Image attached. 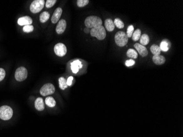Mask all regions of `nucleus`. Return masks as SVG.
<instances>
[{"instance_id": "obj_10", "label": "nucleus", "mask_w": 183, "mask_h": 137, "mask_svg": "<svg viewBox=\"0 0 183 137\" xmlns=\"http://www.w3.org/2000/svg\"><path fill=\"white\" fill-rule=\"evenodd\" d=\"M66 28V22L64 19L59 20L56 27V32L58 34H62Z\"/></svg>"}, {"instance_id": "obj_22", "label": "nucleus", "mask_w": 183, "mask_h": 137, "mask_svg": "<svg viewBox=\"0 0 183 137\" xmlns=\"http://www.w3.org/2000/svg\"><path fill=\"white\" fill-rule=\"evenodd\" d=\"M59 87L60 89L62 90H64V89L67 88L68 87V85H67V83H66V80L65 78H64V77H60L59 78Z\"/></svg>"}, {"instance_id": "obj_8", "label": "nucleus", "mask_w": 183, "mask_h": 137, "mask_svg": "<svg viewBox=\"0 0 183 137\" xmlns=\"http://www.w3.org/2000/svg\"><path fill=\"white\" fill-rule=\"evenodd\" d=\"M55 55L59 57H64L67 53V48L65 45L62 43H58L55 46L54 48Z\"/></svg>"}, {"instance_id": "obj_3", "label": "nucleus", "mask_w": 183, "mask_h": 137, "mask_svg": "<svg viewBox=\"0 0 183 137\" xmlns=\"http://www.w3.org/2000/svg\"><path fill=\"white\" fill-rule=\"evenodd\" d=\"M115 40L116 45L119 47H124L128 41V37H127L126 33L123 31H118L115 36Z\"/></svg>"}, {"instance_id": "obj_12", "label": "nucleus", "mask_w": 183, "mask_h": 137, "mask_svg": "<svg viewBox=\"0 0 183 137\" xmlns=\"http://www.w3.org/2000/svg\"><path fill=\"white\" fill-rule=\"evenodd\" d=\"M62 12H63V10L60 7H58L55 9V12L53 14L52 19H51V21L53 24H55L59 21V19L61 17Z\"/></svg>"}, {"instance_id": "obj_16", "label": "nucleus", "mask_w": 183, "mask_h": 137, "mask_svg": "<svg viewBox=\"0 0 183 137\" xmlns=\"http://www.w3.org/2000/svg\"><path fill=\"white\" fill-rule=\"evenodd\" d=\"M105 26L107 30L111 32L114 30L115 25L113 23V20L111 19H107L105 21Z\"/></svg>"}, {"instance_id": "obj_21", "label": "nucleus", "mask_w": 183, "mask_h": 137, "mask_svg": "<svg viewBox=\"0 0 183 137\" xmlns=\"http://www.w3.org/2000/svg\"><path fill=\"white\" fill-rule=\"evenodd\" d=\"M45 103L47 106L50 107V108L55 107L56 105L55 100L52 97H48L47 98H46V100H45Z\"/></svg>"}, {"instance_id": "obj_11", "label": "nucleus", "mask_w": 183, "mask_h": 137, "mask_svg": "<svg viewBox=\"0 0 183 137\" xmlns=\"http://www.w3.org/2000/svg\"><path fill=\"white\" fill-rule=\"evenodd\" d=\"M33 23V19L29 16H24L19 18L18 20V24L20 26H25L28 25H31Z\"/></svg>"}, {"instance_id": "obj_23", "label": "nucleus", "mask_w": 183, "mask_h": 137, "mask_svg": "<svg viewBox=\"0 0 183 137\" xmlns=\"http://www.w3.org/2000/svg\"><path fill=\"white\" fill-rule=\"evenodd\" d=\"M127 55L130 58L137 59L138 58V53L133 49H129L127 52Z\"/></svg>"}, {"instance_id": "obj_7", "label": "nucleus", "mask_w": 183, "mask_h": 137, "mask_svg": "<svg viewBox=\"0 0 183 137\" xmlns=\"http://www.w3.org/2000/svg\"><path fill=\"white\" fill-rule=\"evenodd\" d=\"M39 92L42 96H43L52 94L55 92V86L52 83H47L42 87Z\"/></svg>"}, {"instance_id": "obj_25", "label": "nucleus", "mask_w": 183, "mask_h": 137, "mask_svg": "<svg viewBox=\"0 0 183 137\" xmlns=\"http://www.w3.org/2000/svg\"><path fill=\"white\" fill-rule=\"evenodd\" d=\"M113 23H114V25L118 29H123L124 28V24L123 23V22H122V20H121L118 18L115 19L114 20Z\"/></svg>"}, {"instance_id": "obj_17", "label": "nucleus", "mask_w": 183, "mask_h": 137, "mask_svg": "<svg viewBox=\"0 0 183 137\" xmlns=\"http://www.w3.org/2000/svg\"><path fill=\"white\" fill-rule=\"evenodd\" d=\"M139 40L140 43V44L144 46L147 45L150 41L149 36L146 34H144L143 35H142Z\"/></svg>"}, {"instance_id": "obj_15", "label": "nucleus", "mask_w": 183, "mask_h": 137, "mask_svg": "<svg viewBox=\"0 0 183 137\" xmlns=\"http://www.w3.org/2000/svg\"><path fill=\"white\" fill-rule=\"evenodd\" d=\"M35 108L39 111H42L44 109V104L43 99L42 98H38L35 100Z\"/></svg>"}, {"instance_id": "obj_9", "label": "nucleus", "mask_w": 183, "mask_h": 137, "mask_svg": "<svg viewBox=\"0 0 183 137\" xmlns=\"http://www.w3.org/2000/svg\"><path fill=\"white\" fill-rule=\"evenodd\" d=\"M134 48L135 50H137L138 52L139 53L142 57H145L148 55V51L147 50L146 47L145 46H143L140 44H136L134 45Z\"/></svg>"}, {"instance_id": "obj_26", "label": "nucleus", "mask_w": 183, "mask_h": 137, "mask_svg": "<svg viewBox=\"0 0 183 137\" xmlns=\"http://www.w3.org/2000/svg\"><path fill=\"white\" fill-rule=\"evenodd\" d=\"M134 26L132 25H131L128 27V28L127 29V34L126 35L127 37H131L133 35V33H134Z\"/></svg>"}, {"instance_id": "obj_24", "label": "nucleus", "mask_w": 183, "mask_h": 137, "mask_svg": "<svg viewBox=\"0 0 183 137\" xmlns=\"http://www.w3.org/2000/svg\"><path fill=\"white\" fill-rule=\"evenodd\" d=\"M140 37H141V31L140 29H138L134 31L133 35L131 37L134 41H137L140 39Z\"/></svg>"}, {"instance_id": "obj_32", "label": "nucleus", "mask_w": 183, "mask_h": 137, "mask_svg": "<svg viewBox=\"0 0 183 137\" xmlns=\"http://www.w3.org/2000/svg\"><path fill=\"white\" fill-rule=\"evenodd\" d=\"M74 80V78L72 76H70L69 77L68 80H66V83H67V85L68 86H71L72 85V81Z\"/></svg>"}, {"instance_id": "obj_33", "label": "nucleus", "mask_w": 183, "mask_h": 137, "mask_svg": "<svg viewBox=\"0 0 183 137\" xmlns=\"http://www.w3.org/2000/svg\"><path fill=\"white\" fill-rule=\"evenodd\" d=\"M90 31H91V30H90V29L87 28H86L84 29V31H85V33L86 34H88V33H90Z\"/></svg>"}, {"instance_id": "obj_31", "label": "nucleus", "mask_w": 183, "mask_h": 137, "mask_svg": "<svg viewBox=\"0 0 183 137\" xmlns=\"http://www.w3.org/2000/svg\"><path fill=\"white\" fill-rule=\"evenodd\" d=\"M125 64L127 66H133L135 64V61L133 60V59H129V60H127L126 61V63H125Z\"/></svg>"}, {"instance_id": "obj_30", "label": "nucleus", "mask_w": 183, "mask_h": 137, "mask_svg": "<svg viewBox=\"0 0 183 137\" xmlns=\"http://www.w3.org/2000/svg\"><path fill=\"white\" fill-rule=\"evenodd\" d=\"M6 76V72L2 68H0V81L3 80Z\"/></svg>"}, {"instance_id": "obj_1", "label": "nucleus", "mask_w": 183, "mask_h": 137, "mask_svg": "<svg viewBox=\"0 0 183 137\" xmlns=\"http://www.w3.org/2000/svg\"><path fill=\"white\" fill-rule=\"evenodd\" d=\"M102 20L101 18L94 15L88 17L85 21V24L86 28L89 29L94 28L101 26L102 25Z\"/></svg>"}, {"instance_id": "obj_27", "label": "nucleus", "mask_w": 183, "mask_h": 137, "mask_svg": "<svg viewBox=\"0 0 183 137\" xmlns=\"http://www.w3.org/2000/svg\"><path fill=\"white\" fill-rule=\"evenodd\" d=\"M88 3H89L88 0H78L77 1V6L79 7H83L88 4Z\"/></svg>"}, {"instance_id": "obj_13", "label": "nucleus", "mask_w": 183, "mask_h": 137, "mask_svg": "<svg viewBox=\"0 0 183 137\" xmlns=\"http://www.w3.org/2000/svg\"><path fill=\"white\" fill-rule=\"evenodd\" d=\"M82 68V64L81 61L79 60H76L71 64V69L72 72L74 74H77L79 71V69Z\"/></svg>"}, {"instance_id": "obj_2", "label": "nucleus", "mask_w": 183, "mask_h": 137, "mask_svg": "<svg viewBox=\"0 0 183 137\" xmlns=\"http://www.w3.org/2000/svg\"><path fill=\"white\" fill-rule=\"evenodd\" d=\"M90 33L92 36L96 37L99 40L104 39L107 35L105 29L102 25L91 29Z\"/></svg>"}, {"instance_id": "obj_6", "label": "nucleus", "mask_w": 183, "mask_h": 137, "mask_svg": "<svg viewBox=\"0 0 183 137\" xmlns=\"http://www.w3.org/2000/svg\"><path fill=\"white\" fill-rule=\"evenodd\" d=\"M28 76V71L26 68L24 67H20L16 70L15 72V78L18 81H24Z\"/></svg>"}, {"instance_id": "obj_29", "label": "nucleus", "mask_w": 183, "mask_h": 137, "mask_svg": "<svg viewBox=\"0 0 183 137\" xmlns=\"http://www.w3.org/2000/svg\"><path fill=\"white\" fill-rule=\"evenodd\" d=\"M57 2L56 0H47L46 1V7L47 8H51Z\"/></svg>"}, {"instance_id": "obj_28", "label": "nucleus", "mask_w": 183, "mask_h": 137, "mask_svg": "<svg viewBox=\"0 0 183 137\" xmlns=\"http://www.w3.org/2000/svg\"><path fill=\"white\" fill-rule=\"evenodd\" d=\"M34 26L32 25H28L24 26L23 30L24 33H29L32 32L34 30Z\"/></svg>"}, {"instance_id": "obj_4", "label": "nucleus", "mask_w": 183, "mask_h": 137, "mask_svg": "<svg viewBox=\"0 0 183 137\" xmlns=\"http://www.w3.org/2000/svg\"><path fill=\"white\" fill-rule=\"evenodd\" d=\"M13 111L11 107L4 105L0 107V119L3 120H9L13 116Z\"/></svg>"}, {"instance_id": "obj_18", "label": "nucleus", "mask_w": 183, "mask_h": 137, "mask_svg": "<svg viewBox=\"0 0 183 137\" xmlns=\"http://www.w3.org/2000/svg\"><path fill=\"white\" fill-rule=\"evenodd\" d=\"M170 45V43L169 42L167 41L166 40H164L161 42L159 48L161 49V50H162L163 52H167L169 50Z\"/></svg>"}, {"instance_id": "obj_5", "label": "nucleus", "mask_w": 183, "mask_h": 137, "mask_svg": "<svg viewBox=\"0 0 183 137\" xmlns=\"http://www.w3.org/2000/svg\"><path fill=\"white\" fill-rule=\"evenodd\" d=\"M44 0H35L30 6V11L33 13H37L44 8Z\"/></svg>"}, {"instance_id": "obj_19", "label": "nucleus", "mask_w": 183, "mask_h": 137, "mask_svg": "<svg viewBox=\"0 0 183 137\" xmlns=\"http://www.w3.org/2000/svg\"><path fill=\"white\" fill-rule=\"evenodd\" d=\"M50 13H48V12H44L40 14V16H39V21L42 23H46V22L48 21L49 18H50Z\"/></svg>"}, {"instance_id": "obj_20", "label": "nucleus", "mask_w": 183, "mask_h": 137, "mask_svg": "<svg viewBox=\"0 0 183 137\" xmlns=\"http://www.w3.org/2000/svg\"><path fill=\"white\" fill-rule=\"evenodd\" d=\"M150 50L154 55H159L161 53V49L159 48V46H157L156 45H153L151 46Z\"/></svg>"}, {"instance_id": "obj_14", "label": "nucleus", "mask_w": 183, "mask_h": 137, "mask_svg": "<svg viewBox=\"0 0 183 137\" xmlns=\"http://www.w3.org/2000/svg\"><path fill=\"white\" fill-rule=\"evenodd\" d=\"M153 61L154 63L157 66L163 65L165 61L166 58L163 55H154L153 57Z\"/></svg>"}]
</instances>
